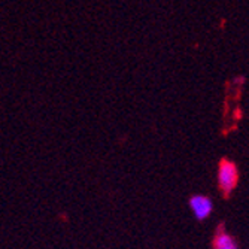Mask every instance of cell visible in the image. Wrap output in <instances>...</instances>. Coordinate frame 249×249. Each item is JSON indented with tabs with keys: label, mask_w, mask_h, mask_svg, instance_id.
<instances>
[{
	"label": "cell",
	"mask_w": 249,
	"mask_h": 249,
	"mask_svg": "<svg viewBox=\"0 0 249 249\" xmlns=\"http://www.w3.org/2000/svg\"><path fill=\"white\" fill-rule=\"evenodd\" d=\"M218 185L219 190L225 194L231 193L239 182V170L236 164L230 160H222L218 167Z\"/></svg>",
	"instance_id": "6da1fadb"
},
{
	"label": "cell",
	"mask_w": 249,
	"mask_h": 249,
	"mask_svg": "<svg viewBox=\"0 0 249 249\" xmlns=\"http://www.w3.org/2000/svg\"><path fill=\"white\" fill-rule=\"evenodd\" d=\"M213 248L215 249H239L236 240L225 231H221L216 234V237L213 240Z\"/></svg>",
	"instance_id": "3957f363"
},
{
	"label": "cell",
	"mask_w": 249,
	"mask_h": 249,
	"mask_svg": "<svg viewBox=\"0 0 249 249\" xmlns=\"http://www.w3.org/2000/svg\"><path fill=\"white\" fill-rule=\"evenodd\" d=\"M190 208L194 213V216L198 219V221H203L211 216L212 211H213V203L209 197L203 196V194H197V196H193L190 198Z\"/></svg>",
	"instance_id": "7a4b0ae2"
}]
</instances>
